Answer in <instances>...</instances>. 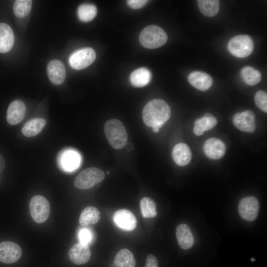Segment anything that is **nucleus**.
Instances as JSON below:
<instances>
[{"label":"nucleus","instance_id":"obj_36","mask_svg":"<svg viewBox=\"0 0 267 267\" xmlns=\"http://www.w3.org/2000/svg\"><path fill=\"white\" fill-rule=\"evenodd\" d=\"M125 146L126 149L129 152L131 151L134 149V144L131 142L127 143Z\"/></svg>","mask_w":267,"mask_h":267},{"label":"nucleus","instance_id":"obj_30","mask_svg":"<svg viewBox=\"0 0 267 267\" xmlns=\"http://www.w3.org/2000/svg\"><path fill=\"white\" fill-rule=\"evenodd\" d=\"M32 0H16L13 5V12L15 15L20 18L26 16L30 12Z\"/></svg>","mask_w":267,"mask_h":267},{"label":"nucleus","instance_id":"obj_12","mask_svg":"<svg viewBox=\"0 0 267 267\" xmlns=\"http://www.w3.org/2000/svg\"><path fill=\"white\" fill-rule=\"evenodd\" d=\"M81 156L75 150L65 149L59 156V163L65 171L71 172L76 170L81 163Z\"/></svg>","mask_w":267,"mask_h":267},{"label":"nucleus","instance_id":"obj_14","mask_svg":"<svg viewBox=\"0 0 267 267\" xmlns=\"http://www.w3.org/2000/svg\"><path fill=\"white\" fill-rule=\"evenodd\" d=\"M47 73L49 79L53 84H62L66 77V70L63 63L57 59L50 61L47 66Z\"/></svg>","mask_w":267,"mask_h":267},{"label":"nucleus","instance_id":"obj_16","mask_svg":"<svg viewBox=\"0 0 267 267\" xmlns=\"http://www.w3.org/2000/svg\"><path fill=\"white\" fill-rule=\"evenodd\" d=\"M204 151L205 155L212 159H219L225 154V145L220 139L210 138L204 143Z\"/></svg>","mask_w":267,"mask_h":267},{"label":"nucleus","instance_id":"obj_28","mask_svg":"<svg viewBox=\"0 0 267 267\" xmlns=\"http://www.w3.org/2000/svg\"><path fill=\"white\" fill-rule=\"evenodd\" d=\"M97 14V8L93 4L85 3L80 5L77 10L79 19L83 22H87L94 19Z\"/></svg>","mask_w":267,"mask_h":267},{"label":"nucleus","instance_id":"obj_15","mask_svg":"<svg viewBox=\"0 0 267 267\" xmlns=\"http://www.w3.org/2000/svg\"><path fill=\"white\" fill-rule=\"evenodd\" d=\"M26 107L20 100L13 101L9 105L6 112V120L12 125L19 123L24 118Z\"/></svg>","mask_w":267,"mask_h":267},{"label":"nucleus","instance_id":"obj_26","mask_svg":"<svg viewBox=\"0 0 267 267\" xmlns=\"http://www.w3.org/2000/svg\"><path fill=\"white\" fill-rule=\"evenodd\" d=\"M198 7L205 16L213 17L216 15L220 9V2L217 0H199Z\"/></svg>","mask_w":267,"mask_h":267},{"label":"nucleus","instance_id":"obj_33","mask_svg":"<svg viewBox=\"0 0 267 267\" xmlns=\"http://www.w3.org/2000/svg\"><path fill=\"white\" fill-rule=\"evenodd\" d=\"M147 1L145 0H128L127 3L131 8L138 9L143 6Z\"/></svg>","mask_w":267,"mask_h":267},{"label":"nucleus","instance_id":"obj_10","mask_svg":"<svg viewBox=\"0 0 267 267\" xmlns=\"http://www.w3.org/2000/svg\"><path fill=\"white\" fill-rule=\"evenodd\" d=\"M233 123L241 131L252 133L256 128L255 115L250 110L237 113L233 117Z\"/></svg>","mask_w":267,"mask_h":267},{"label":"nucleus","instance_id":"obj_3","mask_svg":"<svg viewBox=\"0 0 267 267\" xmlns=\"http://www.w3.org/2000/svg\"><path fill=\"white\" fill-rule=\"evenodd\" d=\"M168 37L164 30L158 26L152 25L144 28L139 36L140 44L149 49L158 48L167 41Z\"/></svg>","mask_w":267,"mask_h":267},{"label":"nucleus","instance_id":"obj_13","mask_svg":"<svg viewBox=\"0 0 267 267\" xmlns=\"http://www.w3.org/2000/svg\"><path fill=\"white\" fill-rule=\"evenodd\" d=\"M68 255L72 263L80 265L87 263L89 260L91 252L88 245L79 242L74 245L70 249Z\"/></svg>","mask_w":267,"mask_h":267},{"label":"nucleus","instance_id":"obj_11","mask_svg":"<svg viewBox=\"0 0 267 267\" xmlns=\"http://www.w3.org/2000/svg\"><path fill=\"white\" fill-rule=\"evenodd\" d=\"M113 222L121 229L126 231L134 230L137 225V220L134 215L127 209H120L114 214Z\"/></svg>","mask_w":267,"mask_h":267},{"label":"nucleus","instance_id":"obj_18","mask_svg":"<svg viewBox=\"0 0 267 267\" xmlns=\"http://www.w3.org/2000/svg\"><path fill=\"white\" fill-rule=\"evenodd\" d=\"M14 35L11 28L4 23H0V52L5 53L12 47Z\"/></svg>","mask_w":267,"mask_h":267},{"label":"nucleus","instance_id":"obj_1","mask_svg":"<svg viewBox=\"0 0 267 267\" xmlns=\"http://www.w3.org/2000/svg\"><path fill=\"white\" fill-rule=\"evenodd\" d=\"M171 109L164 100L154 99L149 101L142 111V119L148 127H162L170 118Z\"/></svg>","mask_w":267,"mask_h":267},{"label":"nucleus","instance_id":"obj_27","mask_svg":"<svg viewBox=\"0 0 267 267\" xmlns=\"http://www.w3.org/2000/svg\"><path fill=\"white\" fill-rule=\"evenodd\" d=\"M241 76L245 83L249 86L256 85L261 80L260 71L249 66H245L241 69Z\"/></svg>","mask_w":267,"mask_h":267},{"label":"nucleus","instance_id":"obj_29","mask_svg":"<svg viewBox=\"0 0 267 267\" xmlns=\"http://www.w3.org/2000/svg\"><path fill=\"white\" fill-rule=\"evenodd\" d=\"M142 215L144 218H154L157 215L156 204L151 198L145 197L140 201Z\"/></svg>","mask_w":267,"mask_h":267},{"label":"nucleus","instance_id":"obj_40","mask_svg":"<svg viewBox=\"0 0 267 267\" xmlns=\"http://www.w3.org/2000/svg\"><path fill=\"white\" fill-rule=\"evenodd\" d=\"M109 174V171H107V174L108 175Z\"/></svg>","mask_w":267,"mask_h":267},{"label":"nucleus","instance_id":"obj_17","mask_svg":"<svg viewBox=\"0 0 267 267\" xmlns=\"http://www.w3.org/2000/svg\"><path fill=\"white\" fill-rule=\"evenodd\" d=\"M187 80L191 86L202 91L208 90L213 84L212 77L201 71L192 72L188 75Z\"/></svg>","mask_w":267,"mask_h":267},{"label":"nucleus","instance_id":"obj_25","mask_svg":"<svg viewBox=\"0 0 267 267\" xmlns=\"http://www.w3.org/2000/svg\"><path fill=\"white\" fill-rule=\"evenodd\" d=\"M135 259L133 253L127 249L120 250L114 259L116 267H135Z\"/></svg>","mask_w":267,"mask_h":267},{"label":"nucleus","instance_id":"obj_38","mask_svg":"<svg viewBox=\"0 0 267 267\" xmlns=\"http://www.w3.org/2000/svg\"><path fill=\"white\" fill-rule=\"evenodd\" d=\"M109 267H116V266L114 264H111L109 266Z\"/></svg>","mask_w":267,"mask_h":267},{"label":"nucleus","instance_id":"obj_8","mask_svg":"<svg viewBox=\"0 0 267 267\" xmlns=\"http://www.w3.org/2000/svg\"><path fill=\"white\" fill-rule=\"evenodd\" d=\"M259 209V202L257 199L253 196L244 197L239 203L238 212L240 216L248 221H253L256 219Z\"/></svg>","mask_w":267,"mask_h":267},{"label":"nucleus","instance_id":"obj_6","mask_svg":"<svg viewBox=\"0 0 267 267\" xmlns=\"http://www.w3.org/2000/svg\"><path fill=\"white\" fill-rule=\"evenodd\" d=\"M31 216L36 222H45L50 214V205L48 200L41 195H36L32 198L29 203Z\"/></svg>","mask_w":267,"mask_h":267},{"label":"nucleus","instance_id":"obj_4","mask_svg":"<svg viewBox=\"0 0 267 267\" xmlns=\"http://www.w3.org/2000/svg\"><path fill=\"white\" fill-rule=\"evenodd\" d=\"M104 172L99 168L90 167L80 172L74 180L75 186L80 189H89L103 180Z\"/></svg>","mask_w":267,"mask_h":267},{"label":"nucleus","instance_id":"obj_7","mask_svg":"<svg viewBox=\"0 0 267 267\" xmlns=\"http://www.w3.org/2000/svg\"><path fill=\"white\" fill-rule=\"evenodd\" d=\"M95 58L96 53L94 49L85 47L72 53L69 58V63L72 68L81 70L91 64Z\"/></svg>","mask_w":267,"mask_h":267},{"label":"nucleus","instance_id":"obj_22","mask_svg":"<svg viewBox=\"0 0 267 267\" xmlns=\"http://www.w3.org/2000/svg\"><path fill=\"white\" fill-rule=\"evenodd\" d=\"M151 73L149 69L141 67L134 70L130 76L131 84L135 87H142L149 83Z\"/></svg>","mask_w":267,"mask_h":267},{"label":"nucleus","instance_id":"obj_23","mask_svg":"<svg viewBox=\"0 0 267 267\" xmlns=\"http://www.w3.org/2000/svg\"><path fill=\"white\" fill-rule=\"evenodd\" d=\"M100 218V212L97 208L88 206L82 211L79 222L81 225L85 226L97 223Z\"/></svg>","mask_w":267,"mask_h":267},{"label":"nucleus","instance_id":"obj_5","mask_svg":"<svg viewBox=\"0 0 267 267\" xmlns=\"http://www.w3.org/2000/svg\"><path fill=\"white\" fill-rule=\"evenodd\" d=\"M227 48L229 52L236 57H246L253 51V41L249 35H238L229 41Z\"/></svg>","mask_w":267,"mask_h":267},{"label":"nucleus","instance_id":"obj_35","mask_svg":"<svg viewBox=\"0 0 267 267\" xmlns=\"http://www.w3.org/2000/svg\"><path fill=\"white\" fill-rule=\"evenodd\" d=\"M5 163L3 156L0 154V173L4 169Z\"/></svg>","mask_w":267,"mask_h":267},{"label":"nucleus","instance_id":"obj_37","mask_svg":"<svg viewBox=\"0 0 267 267\" xmlns=\"http://www.w3.org/2000/svg\"><path fill=\"white\" fill-rule=\"evenodd\" d=\"M153 132L155 133H157L159 131V128L156 127H154L152 128Z\"/></svg>","mask_w":267,"mask_h":267},{"label":"nucleus","instance_id":"obj_9","mask_svg":"<svg viewBox=\"0 0 267 267\" xmlns=\"http://www.w3.org/2000/svg\"><path fill=\"white\" fill-rule=\"evenodd\" d=\"M22 249L19 245L11 241L0 243V262L12 264L17 262L21 257Z\"/></svg>","mask_w":267,"mask_h":267},{"label":"nucleus","instance_id":"obj_32","mask_svg":"<svg viewBox=\"0 0 267 267\" xmlns=\"http://www.w3.org/2000/svg\"><path fill=\"white\" fill-rule=\"evenodd\" d=\"M257 106L263 112H267V94L263 90L257 91L254 97Z\"/></svg>","mask_w":267,"mask_h":267},{"label":"nucleus","instance_id":"obj_2","mask_svg":"<svg viewBox=\"0 0 267 267\" xmlns=\"http://www.w3.org/2000/svg\"><path fill=\"white\" fill-rule=\"evenodd\" d=\"M106 138L110 145L116 149L124 148L128 141L125 127L119 120L112 119L107 121L104 126Z\"/></svg>","mask_w":267,"mask_h":267},{"label":"nucleus","instance_id":"obj_19","mask_svg":"<svg viewBox=\"0 0 267 267\" xmlns=\"http://www.w3.org/2000/svg\"><path fill=\"white\" fill-rule=\"evenodd\" d=\"M191 152L188 146L183 143L176 145L172 151V157L174 162L179 166L188 164L191 159Z\"/></svg>","mask_w":267,"mask_h":267},{"label":"nucleus","instance_id":"obj_34","mask_svg":"<svg viewBox=\"0 0 267 267\" xmlns=\"http://www.w3.org/2000/svg\"><path fill=\"white\" fill-rule=\"evenodd\" d=\"M145 267H158V261L153 255H148L146 258Z\"/></svg>","mask_w":267,"mask_h":267},{"label":"nucleus","instance_id":"obj_24","mask_svg":"<svg viewBox=\"0 0 267 267\" xmlns=\"http://www.w3.org/2000/svg\"><path fill=\"white\" fill-rule=\"evenodd\" d=\"M46 124L43 118H34L28 121L22 129V134L26 137L34 136L42 131Z\"/></svg>","mask_w":267,"mask_h":267},{"label":"nucleus","instance_id":"obj_21","mask_svg":"<svg viewBox=\"0 0 267 267\" xmlns=\"http://www.w3.org/2000/svg\"><path fill=\"white\" fill-rule=\"evenodd\" d=\"M217 124V120L211 113H206L201 118L197 119L194 123L193 132L197 136L202 135L204 132L213 129Z\"/></svg>","mask_w":267,"mask_h":267},{"label":"nucleus","instance_id":"obj_20","mask_svg":"<svg viewBox=\"0 0 267 267\" xmlns=\"http://www.w3.org/2000/svg\"><path fill=\"white\" fill-rule=\"evenodd\" d=\"M176 238L180 247L186 250L190 248L194 243V237L188 226L180 224L176 228Z\"/></svg>","mask_w":267,"mask_h":267},{"label":"nucleus","instance_id":"obj_39","mask_svg":"<svg viewBox=\"0 0 267 267\" xmlns=\"http://www.w3.org/2000/svg\"><path fill=\"white\" fill-rule=\"evenodd\" d=\"M255 261V259L254 258H251V261L254 262Z\"/></svg>","mask_w":267,"mask_h":267},{"label":"nucleus","instance_id":"obj_31","mask_svg":"<svg viewBox=\"0 0 267 267\" xmlns=\"http://www.w3.org/2000/svg\"><path fill=\"white\" fill-rule=\"evenodd\" d=\"M78 238L79 242L89 246L93 240V234L89 228L83 227L80 228L78 231Z\"/></svg>","mask_w":267,"mask_h":267}]
</instances>
